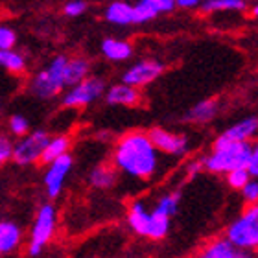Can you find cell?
I'll return each instance as SVG.
<instances>
[{
    "mask_svg": "<svg viewBox=\"0 0 258 258\" xmlns=\"http://www.w3.org/2000/svg\"><path fill=\"white\" fill-rule=\"evenodd\" d=\"M113 166L129 177L148 181L157 173L161 153L144 131H131L120 137L113 151Z\"/></svg>",
    "mask_w": 258,
    "mask_h": 258,
    "instance_id": "cell-1",
    "label": "cell"
},
{
    "mask_svg": "<svg viewBox=\"0 0 258 258\" xmlns=\"http://www.w3.org/2000/svg\"><path fill=\"white\" fill-rule=\"evenodd\" d=\"M249 153H251V142L229 140L220 135L212 144V151L201 161L203 168L210 173H227L234 168L247 166Z\"/></svg>",
    "mask_w": 258,
    "mask_h": 258,
    "instance_id": "cell-2",
    "label": "cell"
},
{
    "mask_svg": "<svg viewBox=\"0 0 258 258\" xmlns=\"http://www.w3.org/2000/svg\"><path fill=\"white\" fill-rule=\"evenodd\" d=\"M170 216L162 214L159 210H148L142 201H135L129 207L127 223L131 231L139 236L150 238V240H162L170 232Z\"/></svg>",
    "mask_w": 258,
    "mask_h": 258,
    "instance_id": "cell-3",
    "label": "cell"
},
{
    "mask_svg": "<svg viewBox=\"0 0 258 258\" xmlns=\"http://www.w3.org/2000/svg\"><path fill=\"white\" fill-rule=\"evenodd\" d=\"M69 55H55L50 59V63L41 69L37 74L30 80V94H33L39 100H52L59 96L67 89L64 85V64H67Z\"/></svg>",
    "mask_w": 258,
    "mask_h": 258,
    "instance_id": "cell-4",
    "label": "cell"
},
{
    "mask_svg": "<svg viewBox=\"0 0 258 258\" xmlns=\"http://www.w3.org/2000/svg\"><path fill=\"white\" fill-rule=\"evenodd\" d=\"M55 231H57V209L52 203L41 205L30 229V240L26 247L28 256H41L44 247L54 240Z\"/></svg>",
    "mask_w": 258,
    "mask_h": 258,
    "instance_id": "cell-5",
    "label": "cell"
},
{
    "mask_svg": "<svg viewBox=\"0 0 258 258\" xmlns=\"http://www.w3.org/2000/svg\"><path fill=\"white\" fill-rule=\"evenodd\" d=\"M225 236L245 253L258 251V203L243 209L242 214L227 227Z\"/></svg>",
    "mask_w": 258,
    "mask_h": 258,
    "instance_id": "cell-6",
    "label": "cell"
},
{
    "mask_svg": "<svg viewBox=\"0 0 258 258\" xmlns=\"http://www.w3.org/2000/svg\"><path fill=\"white\" fill-rule=\"evenodd\" d=\"M50 135L44 129H33L26 135L19 137L17 142H13V155L11 161L19 166H32L35 162H41L44 148L48 144Z\"/></svg>",
    "mask_w": 258,
    "mask_h": 258,
    "instance_id": "cell-7",
    "label": "cell"
},
{
    "mask_svg": "<svg viewBox=\"0 0 258 258\" xmlns=\"http://www.w3.org/2000/svg\"><path fill=\"white\" fill-rule=\"evenodd\" d=\"M105 81L98 76H87L85 80L78 81L76 85L69 87V91L64 92L61 98L63 107L67 109H81L94 103L96 100L105 94Z\"/></svg>",
    "mask_w": 258,
    "mask_h": 258,
    "instance_id": "cell-8",
    "label": "cell"
},
{
    "mask_svg": "<svg viewBox=\"0 0 258 258\" xmlns=\"http://www.w3.org/2000/svg\"><path fill=\"white\" fill-rule=\"evenodd\" d=\"M46 172L43 175V184L44 190H46V196L48 199H57L61 196L64 188V183H67V177L69 173L72 172L74 168V159L70 153H64V155L57 157L52 162L46 164Z\"/></svg>",
    "mask_w": 258,
    "mask_h": 258,
    "instance_id": "cell-9",
    "label": "cell"
},
{
    "mask_svg": "<svg viewBox=\"0 0 258 258\" xmlns=\"http://www.w3.org/2000/svg\"><path fill=\"white\" fill-rule=\"evenodd\" d=\"M164 69H166V67H164L162 61L140 59L125 70L124 76H122V81L140 89V87H146V85H150V83H153L157 78H161Z\"/></svg>",
    "mask_w": 258,
    "mask_h": 258,
    "instance_id": "cell-10",
    "label": "cell"
},
{
    "mask_svg": "<svg viewBox=\"0 0 258 258\" xmlns=\"http://www.w3.org/2000/svg\"><path fill=\"white\" fill-rule=\"evenodd\" d=\"M151 142L155 146L159 153L162 155H170V157H183L188 153V139L184 135L173 133V131H168V129L162 127H153L148 131Z\"/></svg>",
    "mask_w": 258,
    "mask_h": 258,
    "instance_id": "cell-11",
    "label": "cell"
},
{
    "mask_svg": "<svg viewBox=\"0 0 258 258\" xmlns=\"http://www.w3.org/2000/svg\"><path fill=\"white\" fill-rule=\"evenodd\" d=\"M105 102L109 105H124V107H137L142 102V96L137 87L129 83H116V85L105 89Z\"/></svg>",
    "mask_w": 258,
    "mask_h": 258,
    "instance_id": "cell-12",
    "label": "cell"
},
{
    "mask_svg": "<svg viewBox=\"0 0 258 258\" xmlns=\"http://www.w3.org/2000/svg\"><path fill=\"white\" fill-rule=\"evenodd\" d=\"M24 232L15 221H0V256L17 253L22 245Z\"/></svg>",
    "mask_w": 258,
    "mask_h": 258,
    "instance_id": "cell-13",
    "label": "cell"
},
{
    "mask_svg": "<svg viewBox=\"0 0 258 258\" xmlns=\"http://www.w3.org/2000/svg\"><path fill=\"white\" fill-rule=\"evenodd\" d=\"M105 21L114 24V26H131V24H139L137 21V13H135V6L125 2V0H113L107 8L103 10Z\"/></svg>",
    "mask_w": 258,
    "mask_h": 258,
    "instance_id": "cell-14",
    "label": "cell"
},
{
    "mask_svg": "<svg viewBox=\"0 0 258 258\" xmlns=\"http://www.w3.org/2000/svg\"><path fill=\"white\" fill-rule=\"evenodd\" d=\"M199 256L201 258H243V256H249V254L245 253V251H242L240 247H236L227 236H223V238H214L212 242L203 245L201 251H199Z\"/></svg>",
    "mask_w": 258,
    "mask_h": 258,
    "instance_id": "cell-15",
    "label": "cell"
},
{
    "mask_svg": "<svg viewBox=\"0 0 258 258\" xmlns=\"http://www.w3.org/2000/svg\"><path fill=\"white\" fill-rule=\"evenodd\" d=\"M258 135V116H247L240 120L229 129H225L221 137L229 140H240V142H251Z\"/></svg>",
    "mask_w": 258,
    "mask_h": 258,
    "instance_id": "cell-16",
    "label": "cell"
},
{
    "mask_svg": "<svg viewBox=\"0 0 258 258\" xmlns=\"http://www.w3.org/2000/svg\"><path fill=\"white\" fill-rule=\"evenodd\" d=\"M100 50L105 59L114 61V63H120V61H127L131 55H133V46L127 41H122V39H114L107 37L103 39L102 44H100Z\"/></svg>",
    "mask_w": 258,
    "mask_h": 258,
    "instance_id": "cell-17",
    "label": "cell"
},
{
    "mask_svg": "<svg viewBox=\"0 0 258 258\" xmlns=\"http://www.w3.org/2000/svg\"><path fill=\"white\" fill-rule=\"evenodd\" d=\"M220 107H218V102L209 98V100H201L190 109L188 113H186V120L192 122V124H209L212 120L216 118V114H218Z\"/></svg>",
    "mask_w": 258,
    "mask_h": 258,
    "instance_id": "cell-18",
    "label": "cell"
},
{
    "mask_svg": "<svg viewBox=\"0 0 258 258\" xmlns=\"http://www.w3.org/2000/svg\"><path fill=\"white\" fill-rule=\"evenodd\" d=\"M91 74V63L85 57H69L64 64V85L67 89L76 85L78 81L85 80Z\"/></svg>",
    "mask_w": 258,
    "mask_h": 258,
    "instance_id": "cell-19",
    "label": "cell"
},
{
    "mask_svg": "<svg viewBox=\"0 0 258 258\" xmlns=\"http://www.w3.org/2000/svg\"><path fill=\"white\" fill-rule=\"evenodd\" d=\"M89 184L96 190H107L111 188L114 183H116V168L109 166V164H100V166H94L89 172V177H87Z\"/></svg>",
    "mask_w": 258,
    "mask_h": 258,
    "instance_id": "cell-20",
    "label": "cell"
},
{
    "mask_svg": "<svg viewBox=\"0 0 258 258\" xmlns=\"http://www.w3.org/2000/svg\"><path fill=\"white\" fill-rule=\"evenodd\" d=\"M70 146H72V139L69 135H55V137H50L48 144L44 148L43 155H41V162L43 164H48L57 157L64 155L70 151Z\"/></svg>",
    "mask_w": 258,
    "mask_h": 258,
    "instance_id": "cell-21",
    "label": "cell"
},
{
    "mask_svg": "<svg viewBox=\"0 0 258 258\" xmlns=\"http://www.w3.org/2000/svg\"><path fill=\"white\" fill-rule=\"evenodd\" d=\"M28 63L24 54H21L15 48L0 50V69H4L10 74H22L26 70Z\"/></svg>",
    "mask_w": 258,
    "mask_h": 258,
    "instance_id": "cell-22",
    "label": "cell"
},
{
    "mask_svg": "<svg viewBox=\"0 0 258 258\" xmlns=\"http://www.w3.org/2000/svg\"><path fill=\"white\" fill-rule=\"evenodd\" d=\"M247 8L245 0H207L201 4L205 13H218V11H242Z\"/></svg>",
    "mask_w": 258,
    "mask_h": 258,
    "instance_id": "cell-23",
    "label": "cell"
},
{
    "mask_svg": "<svg viewBox=\"0 0 258 258\" xmlns=\"http://www.w3.org/2000/svg\"><path fill=\"white\" fill-rule=\"evenodd\" d=\"M179 201H181V196H179L177 192H170V194H164L159 201L155 203V207L153 209L159 210V212H162V214L166 216H175L179 210Z\"/></svg>",
    "mask_w": 258,
    "mask_h": 258,
    "instance_id": "cell-24",
    "label": "cell"
},
{
    "mask_svg": "<svg viewBox=\"0 0 258 258\" xmlns=\"http://www.w3.org/2000/svg\"><path fill=\"white\" fill-rule=\"evenodd\" d=\"M225 175H227V184L234 190H242L243 184L251 179V173H249L247 166L234 168V170H231V172H227Z\"/></svg>",
    "mask_w": 258,
    "mask_h": 258,
    "instance_id": "cell-25",
    "label": "cell"
},
{
    "mask_svg": "<svg viewBox=\"0 0 258 258\" xmlns=\"http://www.w3.org/2000/svg\"><path fill=\"white\" fill-rule=\"evenodd\" d=\"M8 127H10L11 135L22 137V135H26L30 131V120L24 114H11L10 120H8Z\"/></svg>",
    "mask_w": 258,
    "mask_h": 258,
    "instance_id": "cell-26",
    "label": "cell"
},
{
    "mask_svg": "<svg viewBox=\"0 0 258 258\" xmlns=\"http://www.w3.org/2000/svg\"><path fill=\"white\" fill-rule=\"evenodd\" d=\"M17 44V33L13 28L0 24V50L6 48H15Z\"/></svg>",
    "mask_w": 258,
    "mask_h": 258,
    "instance_id": "cell-27",
    "label": "cell"
},
{
    "mask_svg": "<svg viewBox=\"0 0 258 258\" xmlns=\"http://www.w3.org/2000/svg\"><path fill=\"white\" fill-rule=\"evenodd\" d=\"M242 198L247 205L258 203V181H256V177H251L247 183L242 186Z\"/></svg>",
    "mask_w": 258,
    "mask_h": 258,
    "instance_id": "cell-28",
    "label": "cell"
},
{
    "mask_svg": "<svg viewBox=\"0 0 258 258\" xmlns=\"http://www.w3.org/2000/svg\"><path fill=\"white\" fill-rule=\"evenodd\" d=\"M11 155H13V142L8 135L0 133V168L11 161Z\"/></svg>",
    "mask_w": 258,
    "mask_h": 258,
    "instance_id": "cell-29",
    "label": "cell"
},
{
    "mask_svg": "<svg viewBox=\"0 0 258 258\" xmlns=\"http://www.w3.org/2000/svg\"><path fill=\"white\" fill-rule=\"evenodd\" d=\"M142 2L150 6L157 15L170 13V11H173V8H175V0H142Z\"/></svg>",
    "mask_w": 258,
    "mask_h": 258,
    "instance_id": "cell-30",
    "label": "cell"
},
{
    "mask_svg": "<svg viewBox=\"0 0 258 258\" xmlns=\"http://www.w3.org/2000/svg\"><path fill=\"white\" fill-rule=\"evenodd\" d=\"M87 11L85 0H69L63 8V13L67 17H80Z\"/></svg>",
    "mask_w": 258,
    "mask_h": 258,
    "instance_id": "cell-31",
    "label": "cell"
},
{
    "mask_svg": "<svg viewBox=\"0 0 258 258\" xmlns=\"http://www.w3.org/2000/svg\"><path fill=\"white\" fill-rule=\"evenodd\" d=\"M247 170H249V173H251V177L258 179V142L251 144V153H249Z\"/></svg>",
    "mask_w": 258,
    "mask_h": 258,
    "instance_id": "cell-32",
    "label": "cell"
},
{
    "mask_svg": "<svg viewBox=\"0 0 258 258\" xmlns=\"http://www.w3.org/2000/svg\"><path fill=\"white\" fill-rule=\"evenodd\" d=\"M205 168H203V161L199 159V161H192V162H188V166H186V175L188 177H196L198 173H201L203 172Z\"/></svg>",
    "mask_w": 258,
    "mask_h": 258,
    "instance_id": "cell-33",
    "label": "cell"
},
{
    "mask_svg": "<svg viewBox=\"0 0 258 258\" xmlns=\"http://www.w3.org/2000/svg\"><path fill=\"white\" fill-rule=\"evenodd\" d=\"M175 6L183 8V10H192V8L201 6V0H175Z\"/></svg>",
    "mask_w": 258,
    "mask_h": 258,
    "instance_id": "cell-34",
    "label": "cell"
},
{
    "mask_svg": "<svg viewBox=\"0 0 258 258\" xmlns=\"http://www.w3.org/2000/svg\"><path fill=\"white\" fill-rule=\"evenodd\" d=\"M251 15H253L254 19H258V2L253 6V10H251Z\"/></svg>",
    "mask_w": 258,
    "mask_h": 258,
    "instance_id": "cell-35",
    "label": "cell"
},
{
    "mask_svg": "<svg viewBox=\"0 0 258 258\" xmlns=\"http://www.w3.org/2000/svg\"><path fill=\"white\" fill-rule=\"evenodd\" d=\"M0 111H2V102H0Z\"/></svg>",
    "mask_w": 258,
    "mask_h": 258,
    "instance_id": "cell-36",
    "label": "cell"
},
{
    "mask_svg": "<svg viewBox=\"0 0 258 258\" xmlns=\"http://www.w3.org/2000/svg\"><path fill=\"white\" fill-rule=\"evenodd\" d=\"M253 2H258V0H253Z\"/></svg>",
    "mask_w": 258,
    "mask_h": 258,
    "instance_id": "cell-37",
    "label": "cell"
}]
</instances>
